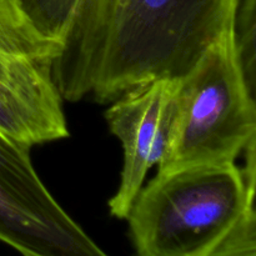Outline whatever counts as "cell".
Returning <instances> with one entry per match:
<instances>
[{
    "label": "cell",
    "instance_id": "cell-3",
    "mask_svg": "<svg viewBox=\"0 0 256 256\" xmlns=\"http://www.w3.org/2000/svg\"><path fill=\"white\" fill-rule=\"evenodd\" d=\"M255 132V92L245 76L232 30L179 80L174 118L158 172L232 164Z\"/></svg>",
    "mask_w": 256,
    "mask_h": 256
},
{
    "label": "cell",
    "instance_id": "cell-7",
    "mask_svg": "<svg viewBox=\"0 0 256 256\" xmlns=\"http://www.w3.org/2000/svg\"><path fill=\"white\" fill-rule=\"evenodd\" d=\"M202 256H256L254 202L246 208L232 229Z\"/></svg>",
    "mask_w": 256,
    "mask_h": 256
},
{
    "label": "cell",
    "instance_id": "cell-5",
    "mask_svg": "<svg viewBox=\"0 0 256 256\" xmlns=\"http://www.w3.org/2000/svg\"><path fill=\"white\" fill-rule=\"evenodd\" d=\"M179 80L154 79L132 88L108 109L109 129L122 145V179L110 199L112 216L126 219L148 172L159 164L168 144Z\"/></svg>",
    "mask_w": 256,
    "mask_h": 256
},
{
    "label": "cell",
    "instance_id": "cell-2",
    "mask_svg": "<svg viewBox=\"0 0 256 256\" xmlns=\"http://www.w3.org/2000/svg\"><path fill=\"white\" fill-rule=\"evenodd\" d=\"M255 178L235 162L158 172L126 216L136 255H205L255 202Z\"/></svg>",
    "mask_w": 256,
    "mask_h": 256
},
{
    "label": "cell",
    "instance_id": "cell-6",
    "mask_svg": "<svg viewBox=\"0 0 256 256\" xmlns=\"http://www.w3.org/2000/svg\"><path fill=\"white\" fill-rule=\"evenodd\" d=\"M52 62L0 50V132L26 146L69 136Z\"/></svg>",
    "mask_w": 256,
    "mask_h": 256
},
{
    "label": "cell",
    "instance_id": "cell-1",
    "mask_svg": "<svg viewBox=\"0 0 256 256\" xmlns=\"http://www.w3.org/2000/svg\"><path fill=\"white\" fill-rule=\"evenodd\" d=\"M239 2L74 0L52 62L60 96L105 104L150 80H180L235 30Z\"/></svg>",
    "mask_w": 256,
    "mask_h": 256
},
{
    "label": "cell",
    "instance_id": "cell-4",
    "mask_svg": "<svg viewBox=\"0 0 256 256\" xmlns=\"http://www.w3.org/2000/svg\"><path fill=\"white\" fill-rule=\"evenodd\" d=\"M29 152L0 132V242L24 256H109L50 194Z\"/></svg>",
    "mask_w": 256,
    "mask_h": 256
}]
</instances>
